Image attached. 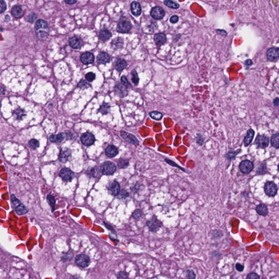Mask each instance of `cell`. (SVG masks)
<instances>
[{
  "instance_id": "94428289",
  "label": "cell",
  "mask_w": 279,
  "mask_h": 279,
  "mask_svg": "<svg viewBox=\"0 0 279 279\" xmlns=\"http://www.w3.org/2000/svg\"><path fill=\"white\" fill-rule=\"evenodd\" d=\"M66 3L68 5H73L76 2L77 0H64Z\"/></svg>"
},
{
  "instance_id": "83f0119b",
  "label": "cell",
  "mask_w": 279,
  "mask_h": 279,
  "mask_svg": "<svg viewBox=\"0 0 279 279\" xmlns=\"http://www.w3.org/2000/svg\"><path fill=\"white\" fill-rule=\"evenodd\" d=\"M64 138L63 133H60L57 135H52L50 136V141L54 143H61Z\"/></svg>"
},
{
  "instance_id": "ab89813d",
  "label": "cell",
  "mask_w": 279,
  "mask_h": 279,
  "mask_svg": "<svg viewBox=\"0 0 279 279\" xmlns=\"http://www.w3.org/2000/svg\"><path fill=\"white\" fill-rule=\"evenodd\" d=\"M99 174V170L96 166L92 167L89 171V176H91L92 177H95V178L98 177Z\"/></svg>"
},
{
  "instance_id": "d4e9b609",
  "label": "cell",
  "mask_w": 279,
  "mask_h": 279,
  "mask_svg": "<svg viewBox=\"0 0 279 279\" xmlns=\"http://www.w3.org/2000/svg\"><path fill=\"white\" fill-rule=\"evenodd\" d=\"M127 66V62L122 58L117 59L115 63V69L118 72H121L123 69H125Z\"/></svg>"
},
{
  "instance_id": "f6af8a7d",
  "label": "cell",
  "mask_w": 279,
  "mask_h": 279,
  "mask_svg": "<svg viewBox=\"0 0 279 279\" xmlns=\"http://www.w3.org/2000/svg\"><path fill=\"white\" fill-rule=\"evenodd\" d=\"M117 278L118 279H128L129 278L128 274L125 271H121L117 274Z\"/></svg>"
},
{
  "instance_id": "484cf974",
  "label": "cell",
  "mask_w": 279,
  "mask_h": 279,
  "mask_svg": "<svg viewBox=\"0 0 279 279\" xmlns=\"http://www.w3.org/2000/svg\"><path fill=\"white\" fill-rule=\"evenodd\" d=\"M256 211L258 214L261 216H266L268 214V208L267 205L261 203L257 205L256 207Z\"/></svg>"
},
{
  "instance_id": "4316f807",
  "label": "cell",
  "mask_w": 279,
  "mask_h": 279,
  "mask_svg": "<svg viewBox=\"0 0 279 279\" xmlns=\"http://www.w3.org/2000/svg\"><path fill=\"white\" fill-rule=\"evenodd\" d=\"M131 11L132 14L136 17L139 16L141 13V8L140 3L137 2H133L131 5Z\"/></svg>"
},
{
  "instance_id": "f5cc1de1",
  "label": "cell",
  "mask_w": 279,
  "mask_h": 279,
  "mask_svg": "<svg viewBox=\"0 0 279 279\" xmlns=\"http://www.w3.org/2000/svg\"><path fill=\"white\" fill-rule=\"evenodd\" d=\"M238 153H236L235 152H232V151H230V152H229L227 153V154L226 155V157L227 159L229 160V161H231V160H232L233 159L236 155Z\"/></svg>"
},
{
  "instance_id": "6da1fadb",
  "label": "cell",
  "mask_w": 279,
  "mask_h": 279,
  "mask_svg": "<svg viewBox=\"0 0 279 279\" xmlns=\"http://www.w3.org/2000/svg\"><path fill=\"white\" fill-rule=\"evenodd\" d=\"M35 32L40 40H45L49 33V28L47 22L43 20H38L35 25Z\"/></svg>"
},
{
  "instance_id": "7a4b0ae2",
  "label": "cell",
  "mask_w": 279,
  "mask_h": 279,
  "mask_svg": "<svg viewBox=\"0 0 279 279\" xmlns=\"http://www.w3.org/2000/svg\"><path fill=\"white\" fill-rule=\"evenodd\" d=\"M11 202L13 204V207L15 212L19 216L24 215L28 212V209L18 199L16 198L14 195H11Z\"/></svg>"
},
{
  "instance_id": "11a10c76",
  "label": "cell",
  "mask_w": 279,
  "mask_h": 279,
  "mask_svg": "<svg viewBox=\"0 0 279 279\" xmlns=\"http://www.w3.org/2000/svg\"><path fill=\"white\" fill-rule=\"evenodd\" d=\"M121 83H122L123 85H124L125 86H127V87H128L129 86H130V83H129V81H128L127 79V77H125V76H122L121 78Z\"/></svg>"
},
{
  "instance_id": "8d00e7d4",
  "label": "cell",
  "mask_w": 279,
  "mask_h": 279,
  "mask_svg": "<svg viewBox=\"0 0 279 279\" xmlns=\"http://www.w3.org/2000/svg\"><path fill=\"white\" fill-rule=\"evenodd\" d=\"M143 216V212L141 209H136L133 213L132 216L133 218L136 220V221H138L141 219V218Z\"/></svg>"
},
{
  "instance_id": "74e56055",
  "label": "cell",
  "mask_w": 279,
  "mask_h": 279,
  "mask_svg": "<svg viewBox=\"0 0 279 279\" xmlns=\"http://www.w3.org/2000/svg\"><path fill=\"white\" fill-rule=\"evenodd\" d=\"M149 116H151L152 118L157 120V121H159L163 118V114L157 111H153V112H150Z\"/></svg>"
},
{
  "instance_id": "7dc6e473",
  "label": "cell",
  "mask_w": 279,
  "mask_h": 279,
  "mask_svg": "<svg viewBox=\"0 0 279 279\" xmlns=\"http://www.w3.org/2000/svg\"><path fill=\"white\" fill-rule=\"evenodd\" d=\"M85 77L86 80L89 82H92L96 79V75L93 73L89 72L86 75Z\"/></svg>"
},
{
  "instance_id": "7402d4cb",
  "label": "cell",
  "mask_w": 279,
  "mask_h": 279,
  "mask_svg": "<svg viewBox=\"0 0 279 279\" xmlns=\"http://www.w3.org/2000/svg\"><path fill=\"white\" fill-rule=\"evenodd\" d=\"M97 62L99 64L107 63L110 62V57L107 53L104 52L100 53L97 56Z\"/></svg>"
},
{
  "instance_id": "ac0fdd59",
  "label": "cell",
  "mask_w": 279,
  "mask_h": 279,
  "mask_svg": "<svg viewBox=\"0 0 279 279\" xmlns=\"http://www.w3.org/2000/svg\"><path fill=\"white\" fill-rule=\"evenodd\" d=\"M69 45L73 49H80L83 46V41L80 38L74 36L69 39Z\"/></svg>"
},
{
  "instance_id": "8992f818",
  "label": "cell",
  "mask_w": 279,
  "mask_h": 279,
  "mask_svg": "<svg viewBox=\"0 0 279 279\" xmlns=\"http://www.w3.org/2000/svg\"><path fill=\"white\" fill-rule=\"evenodd\" d=\"M239 167L242 174H249L254 169V165L251 161L245 160L241 162Z\"/></svg>"
},
{
  "instance_id": "52a82bcc",
  "label": "cell",
  "mask_w": 279,
  "mask_h": 279,
  "mask_svg": "<svg viewBox=\"0 0 279 279\" xmlns=\"http://www.w3.org/2000/svg\"><path fill=\"white\" fill-rule=\"evenodd\" d=\"M59 175L62 179L65 182H71L74 178V173L68 168H63L61 169L59 173Z\"/></svg>"
},
{
  "instance_id": "9f6ffc18",
  "label": "cell",
  "mask_w": 279,
  "mask_h": 279,
  "mask_svg": "<svg viewBox=\"0 0 279 279\" xmlns=\"http://www.w3.org/2000/svg\"><path fill=\"white\" fill-rule=\"evenodd\" d=\"M235 269H236V270L238 271L242 272V271H243L244 269V266L242 265V264H241L240 263H237L235 264Z\"/></svg>"
},
{
  "instance_id": "f1b7e54d",
  "label": "cell",
  "mask_w": 279,
  "mask_h": 279,
  "mask_svg": "<svg viewBox=\"0 0 279 279\" xmlns=\"http://www.w3.org/2000/svg\"><path fill=\"white\" fill-rule=\"evenodd\" d=\"M111 37V33L106 30H102L101 31L99 34L100 39H101L102 41H107Z\"/></svg>"
},
{
  "instance_id": "e7e4bbea",
  "label": "cell",
  "mask_w": 279,
  "mask_h": 279,
  "mask_svg": "<svg viewBox=\"0 0 279 279\" xmlns=\"http://www.w3.org/2000/svg\"><path fill=\"white\" fill-rule=\"evenodd\" d=\"M0 94H2V95L5 94V89H4L2 87H1V86H0Z\"/></svg>"
},
{
  "instance_id": "816d5d0a",
  "label": "cell",
  "mask_w": 279,
  "mask_h": 279,
  "mask_svg": "<svg viewBox=\"0 0 279 279\" xmlns=\"http://www.w3.org/2000/svg\"><path fill=\"white\" fill-rule=\"evenodd\" d=\"M165 161H166L167 163L169 164V165H171V166H172L176 167L178 168V169H181V170H182V171H185V170H184V169H183V168H182V167H181L179 166V165H178L177 164L175 163H174V161H170V160H169V159H165Z\"/></svg>"
},
{
  "instance_id": "5bb4252c",
  "label": "cell",
  "mask_w": 279,
  "mask_h": 279,
  "mask_svg": "<svg viewBox=\"0 0 279 279\" xmlns=\"http://www.w3.org/2000/svg\"><path fill=\"white\" fill-rule=\"evenodd\" d=\"M131 26L130 22L127 21H122L118 23L117 28V30L120 33H127L130 30Z\"/></svg>"
},
{
  "instance_id": "9a60e30c",
  "label": "cell",
  "mask_w": 279,
  "mask_h": 279,
  "mask_svg": "<svg viewBox=\"0 0 279 279\" xmlns=\"http://www.w3.org/2000/svg\"><path fill=\"white\" fill-rule=\"evenodd\" d=\"M120 134L122 138L128 142H129L130 144H138V140L136 139L135 136L131 134L130 133H128L125 131H121Z\"/></svg>"
},
{
  "instance_id": "d6a6232c",
  "label": "cell",
  "mask_w": 279,
  "mask_h": 279,
  "mask_svg": "<svg viewBox=\"0 0 279 279\" xmlns=\"http://www.w3.org/2000/svg\"><path fill=\"white\" fill-rule=\"evenodd\" d=\"M164 5L169 8L173 9H178L180 7V5L172 0H165L164 2Z\"/></svg>"
},
{
  "instance_id": "ee69618b",
  "label": "cell",
  "mask_w": 279,
  "mask_h": 279,
  "mask_svg": "<svg viewBox=\"0 0 279 279\" xmlns=\"http://www.w3.org/2000/svg\"><path fill=\"white\" fill-rule=\"evenodd\" d=\"M29 145L32 149H36L39 146V143L36 139H32L29 142Z\"/></svg>"
},
{
  "instance_id": "f546056e",
  "label": "cell",
  "mask_w": 279,
  "mask_h": 279,
  "mask_svg": "<svg viewBox=\"0 0 279 279\" xmlns=\"http://www.w3.org/2000/svg\"><path fill=\"white\" fill-rule=\"evenodd\" d=\"M279 133H276L271 136V142L272 146L275 147L276 149H278L279 147Z\"/></svg>"
},
{
  "instance_id": "be15d7a7",
  "label": "cell",
  "mask_w": 279,
  "mask_h": 279,
  "mask_svg": "<svg viewBox=\"0 0 279 279\" xmlns=\"http://www.w3.org/2000/svg\"><path fill=\"white\" fill-rule=\"evenodd\" d=\"M252 62L251 60H248L245 62V64L246 66H251V65H252Z\"/></svg>"
},
{
  "instance_id": "681fc988",
  "label": "cell",
  "mask_w": 279,
  "mask_h": 279,
  "mask_svg": "<svg viewBox=\"0 0 279 279\" xmlns=\"http://www.w3.org/2000/svg\"><path fill=\"white\" fill-rule=\"evenodd\" d=\"M7 9V5L4 0H0V14L2 13Z\"/></svg>"
},
{
  "instance_id": "d590c367",
  "label": "cell",
  "mask_w": 279,
  "mask_h": 279,
  "mask_svg": "<svg viewBox=\"0 0 279 279\" xmlns=\"http://www.w3.org/2000/svg\"><path fill=\"white\" fill-rule=\"evenodd\" d=\"M90 86H91V85L89 83V81L85 80H81L77 85V87L82 89H88Z\"/></svg>"
},
{
  "instance_id": "1f68e13d",
  "label": "cell",
  "mask_w": 279,
  "mask_h": 279,
  "mask_svg": "<svg viewBox=\"0 0 279 279\" xmlns=\"http://www.w3.org/2000/svg\"><path fill=\"white\" fill-rule=\"evenodd\" d=\"M47 202L50 205V207L52 209V212H54L55 210V207L56 205V200L54 196H53L51 194H49L47 197Z\"/></svg>"
},
{
  "instance_id": "d6986e66",
  "label": "cell",
  "mask_w": 279,
  "mask_h": 279,
  "mask_svg": "<svg viewBox=\"0 0 279 279\" xmlns=\"http://www.w3.org/2000/svg\"><path fill=\"white\" fill-rule=\"evenodd\" d=\"M154 41L157 45L161 47L166 43V35L163 33H157L154 36Z\"/></svg>"
},
{
  "instance_id": "e575fe53",
  "label": "cell",
  "mask_w": 279,
  "mask_h": 279,
  "mask_svg": "<svg viewBox=\"0 0 279 279\" xmlns=\"http://www.w3.org/2000/svg\"><path fill=\"white\" fill-rule=\"evenodd\" d=\"M129 166V161L126 159H121L118 162V166L121 169H125Z\"/></svg>"
},
{
  "instance_id": "603a6c76",
  "label": "cell",
  "mask_w": 279,
  "mask_h": 279,
  "mask_svg": "<svg viewBox=\"0 0 279 279\" xmlns=\"http://www.w3.org/2000/svg\"><path fill=\"white\" fill-rule=\"evenodd\" d=\"M255 135L254 130L250 129L247 131L246 136L244 139V144L245 147L248 146L251 143Z\"/></svg>"
},
{
  "instance_id": "5b68a950",
  "label": "cell",
  "mask_w": 279,
  "mask_h": 279,
  "mask_svg": "<svg viewBox=\"0 0 279 279\" xmlns=\"http://www.w3.org/2000/svg\"><path fill=\"white\" fill-rule=\"evenodd\" d=\"M264 190L265 194L269 197H274L277 193V186L273 181H269L265 183L264 187Z\"/></svg>"
},
{
  "instance_id": "7c38bea8",
  "label": "cell",
  "mask_w": 279,
  "mask_h": 279,
  "mask_svg": "<svg viewBox=\"0 0 279 279\" xmlns=\"http://www.w3.org/2000/svg\"><path fill=\"white\" fill-rule=\"evenodd\" d=\"M255 144L260 148H264L268 146L269 140L268 137L264 135H258L255 140Z\"/></svg>"
},
{
  "instance_id": "836d02e7",
  "label": "cell",
  "mask_w": 279,
  "mask_h": 279,
  "mask_svg": "<svg viewBox=\"0 0 279 279\" xmlns=\"http://www.w3.org/2000/svg\"><path fill=\"white\" fill-rule=\"evenodd\" d=\"M131 79L133 83H134L135 85H138V83H139V77L138 76V74L137 72H136L135 70H133L131 71Z\"/></svg>"
},
{
  "instance_id": "7bdbcfd3",
  "label": "cell",
  "mask_w": 279,
  "mask_h": 279,
  "mask_svg": "<svg viewBox=\"0 0 279 279\" xmlns=\"http://www.w3.org/2000/svg\"><path fill=\"white\" fill-rule=\"evenodd\" d=\"M117 196H118L119 199H125L129 196V193L125 189H123L121 191L120 190Z\"/></svg>"
},
{
  "instance_id": "277c9868",
  "label": "cell",
  "mask_w": 279,
  "mask_h": 279,
  "mask_svg": "<svg viewBox=\"0 0 279 279\" xmlns=\"http://www.w3.org/2000/svg\"><path fill=\"white\" fill-rule=\"evenodd\" d=\"M100 170L102 174L111 175L116 172V166L112 162L105 161L101 165Z\"/></svg>"
},
{
  "instance_id": "b9f144b4",
  "label": "cell",
  "mask_w": 279,
  "mask_h": 279,
  "mask_svg": "<svg viewBox=\"0 0 279 279\" xmlns=\"http://www.w3.org/2000/svg\"><path fill=\"white\" fill-rule=\"evenodd\" d=\"M14 115L17 117V119H22V117L25 116L24 111L19 109L14 111Z\"/></svg>"
},
{
  "instance_id": "db71d44e",
  "label": "cell",
  "mask_w": 279,
  "mask_h": 279,
  "mask_svg": "<svg viewBox=\"0 0 279 279\" xmlns=\"http://www.w3.org/2000/svg\"><path fill=\"white\" fill-rule=\"evenodd\" d=\"M260 276L257 274L255 273H254V272H252V273H249V274H248V275L246 276V279H260Z\"/></svg>"
},
{
  "instance_id": "30bf717a",
  "label": "cell",
  "mask_w": 279,
  "mask_h": 279,
  "mask_svg": "<svg viewBox=\"0 0 279 279\" xmlns=\"http://www.w3.org/2000/svg\"><path fill=\"white\" fill-rule=\"evenodd\" d=\"M151 15L152 18L156 20L162 19L163 18L165 13L163 9L161 7L156 6L153 7L151 11Z\"/></svg>"
},
{
  "instance_id": "2e32d148",
  "label": "cell",
  "mask_w": 279,
  "mask_h": 279,
  "mask_svg": "<svg viewBox=\"0 0 279 279\" xmlns=\"http://www.w3.org/2000/svg\"><path fill=\"white\" fill-rule=\"evenodd\" d=\"M81 61L84 64H89L94 62V57L93 54L91 53H83L80 57Z\"/></svg>"
},
{
  "instance_id": "6125c7cd",
  "label": "cell",
  "mask_w": 279,
  "mask_h": 279,
  "mask_svg": "<svg viewBox=\"0 0 279 279\" xmlns=\"http://www.w3.org/2000/svg\"><path fill=\"white\" fill-rule=\"evenodd\" d=\"M104 225H105V226H106V227L108 229H110V230H111V231H112V232H115V230H114V229H113V227H112L111 226H110V225H109V224L105 223V222H104Z\"/></svg>"
},
{
  "instance_id": "60d3db41",
  "label": "cell",
  "mask_w": 279,
  "mask_h": 279,
  "mask_svg": "<svg viewBox=\"0 0 279 279\" xmlns=\"http://www.w3.org/2000/svg\"><path fill=\"white\" fill-rule=\"evenodd\" d=\"M257 173L258 174H264L267 172V165L265 163H262L257 169Z\"/></svg>"
},
{
  "instance_id": "c3c4849f",
  "label": "cell",
  "mask_w": 279,
  "mask_h": 279,
  "mask_svg": "<svg viewBox=\"0 0 279 279\" xmlns=\"http://www.w3.org/2000/svg\"><path fill=\"white\" fill-rule=\"evenodd\" d=\"M186 277L188 279H195L196 278V274L193 270L189 269L187 271V276Z\"/></svg>"
},
{
  "instance_id": "f35d334b",
  "label": "cell",
  "mask_w": 279,
  "mask_h": 279,
  "mask_svg": "<svg viewBox=\"0 0 279 279\" xmlns=\"http://www.w3.org/2000/svg\"><path fill=\"white\" fill-rule=\"evenodd\" d=\"M73 252L71 251V250H69V251L63 254V256H62V260L64 262H66L67 261H70L73 258Z\"/></svg>"
},
{
  "instance_id": "44dd1931",
  "label": "cell",
  "mask_w": 279,
  "mask_h": 279,
  "mask_svg": "<svg viewBox=\"0 0 279 279\" xmlns=\"http://www.w3.org/2000/svg\"><path fill=\"white\" fill-rule=\"evenodd\" d=\"M109 189L112 195L117 196L120 191V185L115 180L110 184Z\"/></svg>"
},
{
  "instance_id": "8fae6325",
  "label": "cell",
  "mask_w": 279,
  "mask_h": 279,
  "mask_svg": "<svg viewBox=\"0 0 279 279\" xmlns=\"http://www.w3.org/2000/svg\"><path fill=\"white\" fill-rule=\"evenodd\" d=\"M81 141L84 145L86 146H89L94 144L95 138L92 133H84L81 137Z\"/></svg>"
},
{
  "instance_id": "f907efd6",
  "label": "cell",
  "mask_w": 279,
  "mask_h": 279,
  "mask_svg": "<svg viewBox=\"0 0 279 279\" xmlns=\"http://www.w3.org/2000/svg\"><path fill=\"white\" fill-rule=\"evenodd\" d=\"M37 15L36 13H33L32 14H31L29 15H28V17L26 18V20L28 22L33 23L34 21L37 18Z\"/></svg>"
},
{
  "instance_id": "9c48e42d",
  "label": "cell",
  "mask_w": 279,
  "mask_h": 279,
  "mask_svg": "<svg viewBox=\"0 0 279 279\" xmlns=\"http://www.w3.org/2000/svg\"><path fill=\"white\" fill-rule=\"evenodd\" d=\"M279 56V48L277 47H271L267 51V57L269 61L276 62Z\"/></svg>"
},
{
  "instance_id": "6f0895ef",
  "label": "cell",
  "mask_w": 279,
  "mask_h": 279,
  "mask_svg": "<svg viewBox=\"0 0 279 279\" xmlns=\"http://www.w3.org/2000/svg\"><path fill=\"white\" fill-rule=\"evenodd\" d=\"M178 20H179V17H178L177 15H173V16H172L170 18V21L172 24H175V23H177L178 21Z\"/></svg>"
},
{
  "instance_id": "cb8c5ba5",
  "label": "cell",
  "mask_w": 279,
  "mask_h": 279,
  "mask_svg": "<svg viewBox=\"0 0 279 279\" xmlns=\"http://www.w3.org/2000/svg\"><path fill=\"white\" fill-rule=\"evenodd\" d=\"M118 153V151L117 147L113 145H110L106 148L105 154L108 157H116Z\"/></svg>"
},
{
  "instance_id": "ba28073f",
  "label": "cell",
  "mask_w": 279,
  "mask_h": 279,
  "mask_svg": "<svg viewBox=\"0 0 279 279\" xmlns=\"http://www.w3.org/2000/svg\"><path fill=\"white\" fill-rule=\"evenodd\" d=\"M75 262L79 266L85 268L88 267L89 264L90 259L89 257L86 255H78L75 258Z\"/></svg>"
},
{
  "instance_id": "ffe728a7",
  "label": "cell",
  "mask_w": 279,
  "mask_h": 279,
  "mask_svg": "<svg viewBox=\"0 0 279 279\" xmlns=\"http://www.w3.org/2000/svg\"><path fill=\"white\" fill-rule=\"evenodd\" d=\"M11 13L13 17L16 18H20L24 15V11H23L22 7L19 5L14 6L11 10Z\"/></svg>"
},
{
  "instance_id": "bcb514c9",
  "label": "cell",
  "mask_w": 279,
  "mask_h": 279,
  "mask_svg": "<svg viewBox=\"0 0 279 279\" xmlns=\"http://www.w3.org/2000/svg\"><path fill=\"white\" fill-rule=\"evenodd\" d=\"M223 235V233L220 230H214L213 231L212 238L213 239H217L221 238Z\"/></svg>"
},
{
  "instance_id": "4dcf8cb0",
  "label": "cell",
  "mask_w": 279,
  "mask_h": 279,
  "mask_svg": "<svg viewBox=\"0 0 279 279\" xmlns=\"http://www.w3.org/2000/svg\"><path fill=\"white\" fill-rule=\"evenodd\" d=\"M110 110V106L108 103L104 102L102 105L100 106L98 112L102 113V115H107Z\"/></svg>"
},
{
  "instance_id": "91938a15",
  "label": "cell",
  "mask_w": 279,
  "mask_h": 279,
  "mask_svg": "<svg viewBox=\"0 0 279 279\" xmlns=\"http://www.w3.org/2000/svg\"><path fill=\"white\" fill-rule=\"evenodd\" d=\"M273 104L275 107L278 108L279 105V100L278 98H276L274 100Z\"/></svg>"
},
{
  "instance_id": "680465c9",
  "label": "cell",
  "mask_w": 279,
  "mask_h": 279,
  "mask_svg": "<svg viewBox=\"0 0 279 279\" xmlns=\"http://www.w3.org/2000/svg\"><path fill=\"white\" fill-rule=\"evenodd\" d=\"M216 32L219 34H221V36H225L226 37L227 36V33L226 31H225L224 30H216Z\"/></svg>"
},
{
  "instance_id": "3957f363",
  "label": "cell",
  "mask_w": 279,
  "mask_h": 279,
  "mask_svg": "<svg viewBox=\"0 0 279 279\" xmlns=\"http://www.w3.org/2000/svg\"><path fill=\"white\" fill-rule=\"evenodd\" d=\"M146 225L150 231L157 232L162 226V222L157 219L156 216H153L147 221Z\"/></svg>"
},
{
  "instance_id": "4fadbf2b",
  "label": "cell",
  "mask_w": 279,
  "mask_h": 279,
  "mask_svg": "<svg viewBox=\"0 0 279 279\" xmlns=\"http://www.w3.org/2000/svg\"><path fill=\"white\" fill-rule=\"evenodd\" d=\"M115 92L116 95L121 98H123L127 96L128 91L127 86L122 83H118L115 87Z\"/></svg>"
},
{
  "instance_id": "e0dca14e",
  "label": "cell",
  "mask_w": 279,
  "mask_h": 279,
  "mask_svg": "<svg viewBox=\"0 0 279 279\" xmlns=\"http://www.w3.org/2000/svg\"><path fill=\"white\" fill-rule=\"evenodd\" d=\"M71 154H72V152L70 149H67V148L62 149L59 155L60 161L63 163H66L67 161H68L69 157L71 155Z\"/></svg>"
}]
</instances>
